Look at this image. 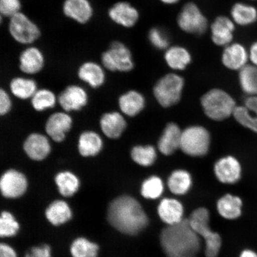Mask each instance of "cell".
Here are the masks:
<instances>
[{
	"label": "cell",
	"instance_id": "1",
	"mask_svg": "<svg viewBox=\"0 0 257 257\" xmlns=\"http://www.w3.org/2000/svg\"><path fill=\"white\" fill-rule=\"evenodd\" d=\"M107 219L118 232L130 236L139 234L149 223L142 205L128 195L120 196L111 201L108 208Z\"/></svg>",
	"mask_w": 257,
	"mask_h": 257
},
{
	"label": "cell",
	"instance_id": "2",
	"mask_svg": "<svg viewBox=\"0 0 257 257\" xmlns=\"http://www.w3.org/2000/svg\"><path fill=\"white\" fill-rule=\"evenodd\" d=\"M160 242L167 257L192 256L201 246V237L192 229L188 218L164 228Z\"/></svg>",
	"mask_w": 257,
	"mask_h": 257
},
{
	"label": "cell",
	"instance_id": "3",
	"mask_svg": "<svg viewBox=\"0 0 257 257\" xmlns=\"http://www.w3.org/2000/svg\"><path fill=\"white\" fill-rule=\"evenodd\" d=\"M192 229L205 241L206 257H217L222 240L219 233L214 232L210 226V214L207 208L200 207L192 212L188 218Z\"/></svg>",
	"mask_w": 257,
	"mask_h": 257
},
{
	"label": "cell",
	"instance_id": "4",
	"mask_svg": "<svg viewBox=\"0 0 257 257\" xmlns=\"http://www.w3.org/2000/svg\"><path fill=\"white\" fill-rule=\"evenodd\" d=\"M201 104L207 116L217 121L233 115L237 107L232 96L218 89H212L202 96Z\"/></svg>",
	"mask_w": 257,
	"mask_h": 257
},
{
	"label": "cell",
	"instance_id": "5",
	"mask_svg": "<svg viewBox=\"0 0 257 257\" xmlns=\"http://www.w3.org/2000/svg\"><path fill=\"white\" fill-rule=\"evenodd\" d=\"M8 31L16 43L27 46L36 43L42 34L39 26L22 12L9 18Z\"/></svg>",
	"mask_w": 257,
	"mask_h": 257
},
{
	"label": "cell",
	"instance_id": "6",
	"mask_svg": "<svg viewBox=\"0 0 257 257\" xmlns=\"http://www.w3.org/2000/svg\"><path fill=\"white\" fill-rule=\"evenodd\" d=\"M101 62L104 68L110 72H128L134 67L130 48L119 41L112 42L107 49L102 52Z\"/></svg>",
	"mask_w": 257,
	"mask_h": 257
},
{
	"label": "cell",
	"instance_id": "7",
	"mask_svg": "<svg viewBox=\"0 0 257 257\" xmlns=\"http://www.w3.org/2000/svg\"><path fill=\"white\" fill-rule=\"evenodd\" d=\"M184 85V80L182 77L170 73L157 82L154 88V94L161 105L169 107L178 103Z\"/></svg>",
	"mask_w": 257,
	"mask_h": 257
},
{
	"label": "cell",
	"instance_id": "8",
	"mask_svg": "<svg viewBox=\"0 0 257 257\" xmlns=\"http://www.w3.org/2000/svg\"><path fill=\"white\" fill-rule=\"evenodd\" d=\"M210 144V134L206 128L191 126L182 132L180 149L189 156H203L207 153Z\"/></svg>",
	"mask_w": 257,
	"mask_h": 257
},
{
	"label": "cell",
	"instance_id": "9",
	"mask_svg": "<svg viewBox=\"0 0 257 257\" xmlns=\"http://www.w3.org/2000/svg\"><path fill=\"white\" fill-rule=\"evenodd\" d=\"M177 22L180 29L188 34L200 35L208 28L207 19L193 3H188L183 7Z\"/></svg>",
	"mask_w": 257,
	"mask_h": 257
},
{
	"label": "cell",
	"instance_id": "10",
	"mask_svg": "<svg viewBox=\"0 0 257 257\" xmlns=\"http://www.w3.org/2000/svg\"><path fill=\"white\" fill-rule=\"evenodd\" d=\"M28 182L27 177L15 169L6 171L0 179V190L3 197L15 199L22 197L27 191Z\"/></svg>",
	"mask_w": 257,
	"mask_h": 257
},
{
	"label": "cell",
	"instance_id": "11",
	"mask_svg": "<svg viewBox=\"0 0 257 257\" xmlns=\"http://www.w3.org/2000/svg\"><path fill=\"white\" fill-rule=\"evenodd\" d=\"M107 16L112 23L124 28L135 27L140 19L136 8L127 2H118L108 9Z\"/></svg>",
	"mask_w": 257,
	"mask_h": 257
},
{
	"label": "cell",
	"instance_id": "12",
	"mask_svg": "<svg viewBox=\"0 0 257 257\" xmlns=\"http://www.w3.org/2000/svg\"><path fill=\"white\" fill-rule=\"evenodd\" d=\"M62 10L66 18L80 25L88 24L94 15L90 0H64Z\"/></svg>",
	"mask_w": 257,
	"mask_h": 257
},
{
	"label": "cell",
	"instance_id": "13",
	"mask_svg": "<svg viewBox=\"0 0 257 257\" xmlns=\"http://www.w3.org/2000/svg\"><path fill=\"white\" fill-rule=\"evenodd\" d=\"M19 62V69L22 72L27 75H35L43 69L46 58L39 47L32 45L21 51Z\"/></svg>",
	"mask_w": 257,
	"mask_h": 257
},
{
	"label": "cell",
	"instance_id": "14",
	"mask_svg": "<svg viewBox=\"0 0 257 257\" xmlns=\"http://www.w3.org/2000/svg\"><path fill=\"white\" fill-rule=\"evenodd\" d=\"M214 172L218 181L225 184H234L242 176V168L239 161L232 156L224 157L218 161Z\"/></svg>",
	"mask_w": 257,
	"mask_h": 257
},
{
	"label": "cell",
	"instance_id": "15",
	"mask_svg": "<svg viewBox=\"0 0 257 257\" xmlns=\"http://www.w3.org/2000/svg\"><path fill=\"white\" fill-rule=\"evenodd\" d=\"M235 24L226 16H218L211 25V39L218 46L226 47L232 43Z\"/></svg>",
	"mask_w": 257,
	"mask_h": 257
},
{
	"label": "cell",
	"instance_id": "16",
	"mask_svg": "<svg viewBox=\"0 0 257 257\" xmlns=\"http://www.w3.org/2000/svg\"><path fill=\"white\" fill-rule=\"evenodd\" d=\"M221 59L227 68L239 71L248 64V50L242 44L232 43L225 47Z\"/></svg>",
	"mask_w": 257,
	"mask_h": 257
},
{
	"label": "cell",
	"instance_id": "17",
	"mask_svg": "<svg viewBox=\"0 0 257 257\" xmlns=\"http://www.w3.org/2000/svg\"><path fill=\"white\" fill-rule=\"evenodd\" d=\"M72 126V118L69 114L63 112H55L50 115L46 123V131L48 136L57 143L65 139L66 135Z\"/></svg>",
	"mask_w": 257,
	"mask_h": 257
},
{
	"label": "cell",
	"instance_id": "18",
	"mask_svg": "<svg viewBox=\"0 0 257 257\" xmlns=\"http://www.w3.org/2000/svg\"><path fill=\"white\" fill-rule=\"evenodd\" d=\"M59 104L66 111H78L87 104L88 95L78 85H70L59 96Z\"/></svg>",
	"mask_w": 257,
	"mask_h": 257
},
{
	"label": "cell",
	"instance_id": "19",
	"mask_svg": "<svg viewBox=\"0 0 257 257\" xmlns=\"http://www.w3.org/2000/svg\"><path fill=\"white\" fill-rule=\"evenodd\" d=\"M233 116L242 126L257 134V96H248L243 105L237 106Z\"/></svg>",
	"mask_w": 257,
	"mask_h": 257
},
{
	"label": "cell",
	"instance_id": "20",
	"mask_svg": "<svg viewBox=\"0 0 257 257\" xmlns=\"http://www.w3.org/2000/svg\"><path fill=\"white\" fill-rule=\"evenodd\" d=\"M24 150L31 160L42 161L49 155L51 146L46 136L40 134L34 133L26 139Z\"/></svg>",
	"mask_w": 257,
	"mask_h": 257
},
{
	"label": "cell",
	"instance_id": "21",
	"mask_svg": "<svg viewBox=\"0 0 257 257\" xmlns=\"http://www.w3.org/2000/svg\"><path fill=\"white\" fill-rule=\"evenodd\" d=\"M157 212L160 219L167 225L175 224L184 219V206L174 198L163 199L157 207Z\"/></svg>",
	"mask_w": 257,
	"mask_h": 257
},
{
	"label": "cell",
	"instance_id": "22",
	"mask_svg": "<svg viewBox=\"0 0 257 257\" xmlns=\"http://www.w3.org/2000/svg\"><path fill=\"white\" fill-rule=\"evenodd\" d=\"M104 67L97 63L88 61L83 63L78 70V78L93 88L100 87L105 80Z\"/></svg>",
	"mask_w": 257,
	"mask_h": 257
},
{
	"label": "cell",
	"instance_id": "23",
	"mask_svg": "<svg viewBox=\"0 0 257 257\" xmlns=\"http://www.w3.org/2000/svg\"><path fill=\"white\" fill-rule=\"evenodd\" d=\"M182 132L175 123L167 125L159 141L158 147L164 155H171L181 147Z\"/></svg>",
	"mask_w": 257,
	"mask_h": 257
},
{
	"label": "cell",
	"instance_id": "24",
	"mask_svg": "<svg viewBox=\"0 0 257 257\" xmlns=\"http://www.w3.org/2000/svg\"><path fill=\"white\" fill-rule=\"evenodd\" d=\"M100 127L106 137L110 139H117L123 133L126 127V122L119 112H107L102 115Z\"/></svg>",
	"mask_w": 257,
	"mask_h": 257
},
{
	"label": "cell",
	"instance_id": "25",
	"mask_svg": "<svg viewBox=\"0 0 257 257\" xmlns=\"http://www.w3.org/2000/svg\"><path fill=\"white\" fill-rule=\"evenodd\" d=\"M242 199L236 195L226 194L217 202V210L221 217L227 220H235L242 213Z\"/></svg>",
	"mask_w": 257,
	"mask_h": 257
},
{
	"label": "cell",
	"instance_id": "26",
	"mask_svg": "<svg viewBox=\"0 0 257 257\" xmlns=\"http://www.w3.org/2000/svg\"><path fill=\"white\" fill-rule=\"evenodd\" d=\"M45 215L51 224L59 226L71 220L73 214L72 209L66 201L56 200L48 205Z\"/></svg>",
	"mask_w": 257,
	"mask_h": 257
},
{
	"label": "cell",
	"instance_id": "27",
	"mask_svg": "<svg viewBox=\"0 0 257 257\" xmlns=\"http://www.w3.org/2000/svg\"><path fill=\"white\" fill-rule=\"evenodd\" d=\"M103 142L100 136L93 131L83 132L80 135L78 149L83 157H94L100 153Z\"/></svg>",
	"mask_w": 257,
	"mask_h": 257
},
{
	"label": "cell",
	"instance_id": "28",
	"mask_svg": "<svg viewBox=\"0 0 257 257\" xmlns=\"http://www.w3.org/2000/svg\"><path fill=\"white\" fill-rule=\"evenodd\" d=\"M230 14L234 24L240 27H249L257 22V9L248 3H235L231 9Z\"/></svg>",
	"mask_w": 257,
	"mask_h": 257
},
{
	"label": "cell",
	"instance_id": "29",
	"mask_svg": "<svg viewBox=\"0 0 257 257\" xmlns=\"http://www.w3.org/2000/svg\"><path fill=\"white\" fill-rule=\"evenodd\" d=\"M166 62L170 68L184 70L191 62L190 52L185 47L176 46L168 48L165 54Z\"/></svg>",
	"mask_w": 257,
	"mask_h": 257
},
{
	"label": "cell",
	"instance_id": "30",
	"mask_svg": "<svg viewBox=\"0 0 257 257\" xmlns=\"http://www.w3.org/2000/svg\"><path fill=\"white\" fill-rule=\"evenodd\" d=\"M54 180L58 190L64 197H71L79 190L80 181L78 177L71 172L58 173Z\"/></svg>",
	"mask_w": 257,
	"mask_h": 257
},
{
	"label": "cell",
	"instance_id": "31",
	"mask_svg": "<svg viewBox=\"0 0 257 257\" xmlns=\"http://www.w3.org/2000/svg\"><path fill=\"white\" fill-rule=\"evenodd\" d=\"M118 102L123 113L131 117L139 114L145 105L143 96L136 91H131L122 95Z\"/></svg>",
	"mask_w": 257,
	"mask_h": 257
},
{
	"label": "cell",
	"instance_id": "32",
	"mask_svg": "<svg viewBox=\"0 0 257 257\" xmlns=\"http://www.w3.org/2000/svg\"><path fill=\"white\" fill-rule=\"evenodd\" d=\"M191 185V176L185 170H176L172 173L168 179V187L170 192L175 195L186 194L190 189Z\"/></svg>",
	"mask_w": 257,
	"mask_h": 257
},
{
	"label": "cell",
	"instance_id": "33",
	"mask_svg": "<svg viewBox=\"0 0 257 257\" xmlns=\"http://www.w3.org/2000/svg\"><path fill=\"white\" fill-rule=\"evenodd\" d=\"M11 92L22 99L32 98L37 91V83L32 79L16 77L10 83Z\"/></svg>",
	"mask_w": 257,
	"mask_h": 257
},
{
	"label": "cell",
	"instance_id": "34",
	"mask_svg": "<svg viewBox=\"0 0 257 257\" xmlns=\"http://www.w3.org/2000/svg\"><path fill=\"white\" fill-rule=\"evenodd\" d=\"M241 88L248 96H257V66L248 64L239 70Z\"/></svg>",
	"mask_w": 257,
	"mask_h": 257
},
{
	"label": "cell",
	"instance_id": "35",
	"mask_svg": "<svg viewBox=\"0 0 257 257\" xmlns=\"http://www.w3.org/2000/svg\"><path fill=\"white\" fill-rule=\"evenodd\" d=\"M98 251L97 244L83 237L74 240L70 247L73 257H97Z\"/></svg>",
	"mask_w": 257,
	"mask_h": 257
},
{
	"label": "cell",
	"instance_id": "36",
	"mask_svg": "<svg viewBox=\"0 0 257 257\" xmlns=\"http://www.w3.org/2000/svg\"><path fill=\"white\" fill-rule=\"evenodd\" d=\"M163 192V182L157 176L150 177L144 181L141 185V195L148 200H157L162 196Z\"/></svg>",
	"mask_w": 257,
	"mask_h": 257
},
{
	"label": "cell",
	"instance_id": "37",
	"mask_svg": "<svg viewBox=\"0 0 257 257\" xmlns=\"http://www.w3.org/2000/svg\"><path fill=\"white\" fill-rule=\"evenodd\" d=\"M131 157L138 165L145 167L150 166L155 162L156 151L152 146H138L132 150Z\"/></svg>",
	"mask_w": 257,
	"mask_h": 257
},
{
	"label": "cell",
	"instance_id": "38",
	"mask_svg": "<svg viewBox=\"0 0 257 257\" xmlns=\"http://www.w3.org/2000/svg\"><path fill=\"white\" fill-rule=\"evenodd\" d=\"M31 103L35 110L41 111L53 108L56 103V97L52 91L46 89L38 90L32 97Z\"/></svg>",
	"mask_w": 257,
	"mask_h": 257
},
{
	"label": "cell",
	"instance_id": "39",
	"mask_svg": "<svg viewBox=\"0 0 257 257\" xmlns=\"http://www.w3.org/2000/svg\"><path fill=\"white\" fill-rule=\"evenodd\" d=\"M20 229V225L11 212L3 211L0 217V236L2 237L15 236Z\"/></svg>",
	"mask_w": 257,
	"mask_h": 257
},
{
	"label": "cell",
	"instance_id": "40",
	"mask_svg": "<svg viewBox=\"0 0 257 257\" xmlns=\"http://www.w3.org/2000/svg\"><path fill=\"white\" fill-rule=\"evenodd\" d=\"M149 40L151 44L159 50L168 49L170 39L168 34L160 28H153L149 32Z\"/></svg>",
	"mask_w": 257,
	"mask_h": 257
},
{
	"label": "cell",
	"instance_id": "41",
	"mask_svg": "<svg viewBox=\"0 0 257 257\" xmlns=\"http://www.w3.org/2000/svg\"><path fill=\"white\" fill-rule=\"evenodd\" d=\"M22 0H0V14L3 18H11L22 12Z\"/></svg>",
	"mask_w": 257,
	"mask_h": 257
},
{
	"label": "cell",
	"instance_id": "42",
	"mask_svg": "<svg viewBox=\"0 0 257 257\" xmlns=\"http://www.w3.org/2000/svg\"><path fill=\"white\" fill-rule=\"evenodd\" d=\"M25 257H52L50 246L47 244L34 246L26 253Z\"/></svg>",
	"mask_w": 257,
	"mask_h": 257
},
{
	"label": "cell",
	"instance_id": "43",
	"mask_svg": "<svg viewBox=\"0 0 257 257\" xmlns=\"http://www.w3.org/2000/svg\"><path fill=\"white\" fill-rule=\"evenodd\" d=\"M12 101L7 92L4 89L0 90V114L5 115L11 110Z\"/></svg>",
	"mask_w": 257,
	"mask_h": 257
},
{
	"label": "cell",
	"instance_id": "44",
	"mask_svg": "<svg viewBox=\"0 0 257 257\" xmlns=\"http://www.w3.org/2000/svg\"><path fill=\"white\" fill-rule=\"evenodd\" d=\"M0 257H18L15 250L5 243L0 245Z\"/></svg>",
	"mask_w": 257,
	"mask_h": 257
},
{
	"label": "cell",
	"instance_id": "45",
	"mask_svg": "<svg viewBox=\"0 0 257 257\" xmlns=\"http://www.w3.org/2000/svg\"><path fill=\"white\" fill-rule=\"evenodd\" d=\"M249 61L252 65L257 66V40L253 42L248 49Z\"/></svg>",
	"mask_w": 257,
	"mask_h": 257
},
{
	"label": "cell",
	"instance_id": "46",
	"mask_svg": "<svg viewBox=\"0 0 257 257\" xmlns=\"http://www.w3.org/2000/svg\"><path fill=\"white\" fill-rule=\"evenodd\" d=\"M239 257H257V252L252 249H245L240 252Z\"/></svg>",
	"mask_w": 257,
	"mask_h": 257
},
{
	"label": "cell",
	"instance_id": "47",
	"mask_svg": "<svg viewBox=\"0 0 257 257\" xmlns=\"http://www.w3.org/2000/svg\"><path fill=\"white\" fill-rule=\"evenodd\" d=\"M160 1L165 5H172L176 4L179 2V0H160Z\"/></svg>",
	"mask_w": 257,
	"mask_h": 257
},
{
	"label": "cell",
	"instance_id": "48",
	"mask_svg": "<svg viewBox=\"0 0 257 257\" xmlns=\"http://www.w3.org/2000/svg\"><path fill=\"white\" fill-rule=\"evenodd\" d=\"M249 1H257V0H249Z\"/></svg>",
	"mask_w": 257,
	"mask_h": 257
},
{
	"label": "cell",
	"instance_id": "49",
	"mask_svg": "<svg viewBox=\"0 0 257 257\" xmlns=\"http://www.w3.org/2000/svg\"><path fill=\"white\" fill-rule=\"evenodd\" d=\"M189 257H192V256H189Z\"/></svg>",
	"mask_w": 257,
	"mask_h": 257
}]
</instances>
